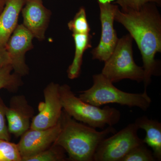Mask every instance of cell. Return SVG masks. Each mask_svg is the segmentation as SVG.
Returning <instances> with one entry per match:
<instances>
[{
    "label": "cell",
    "mask_w": 161,
    "mask_h": 161,
    "mask_svg": "<svg viewBox=\"0 0 161 161\" xmlns=\"http://www.w3.org/2000/svg\"><path fill=\"white\" fill-rule=\"evenodd\" d=\"M154 3L145 4L138 10H116L115 21L120 23L135 40L142 55L144 71V91L152 76L160 75V63L155 59L161 52V15Z\"/></svg>",
    "instance_id": "1"
},
{
    "label": "cell",
    "mask_w": 161,
    "mask_h": 161,
    "mask_svg": "<svg viewBox=\"0 0 161 161\" xmlns=\"http://www.w3.org/2000/svg\"><path fill=\"white\" fill-rule=\"evenodd\" d=\"M60 131L53 144L63 148L73 161H94L98 145L109 134L116 131L108 126L98 131L86 124L75 120L63 110L60 119Z\"/></svg>",
    "instance_id": "2"
},
{
    "label": "cell",
    "mask_w": 161,
    "mask_h": 161,
    "mask_svg": "<svg viewBox=\"0 0 161 161\" xmlns=\"http://www.w3.org/2000/svg\"><path fill=\"white\" fill-rule=\"evenodd\" d=\"M63 110L75 120L95 129H104L107 125L113 126L120 120L121 113L117 109L106 106L103 108L81 100L64 84L60 86Z\"/></svg>",
    "instance_id": "3"
},
{
    "label": "cell",
    "mask_w": 161,
    "mask_h": 161,
    "mask_svg": "<svg viewBox=\"0 0 161 161\" xmlns=\"http://www.w3.org/2000/svg\"><path fill=\"white\" fill-rule=\"evenodd\" d=\"M92 77V86L80 92L78 97L85 102L98 107L108 104L117 103L130 108L137 107L144 111L150 108L152 100L147 92L144 91L140 94L123 92L114 86L113 82L101 73Z\"/></svg>",
    "instance_id": "4"
},
{
    "label": "cell",
    "mask_w": 161,
    "mask_h": 161,
    "mask_svg": "<svg viewBox=\"0 0 161 161\" xmlns=\"http://www.w3.org/2000/svg\"><path fill=\"white\" fill-rule=\"evenodd\" d=\"M133 40L130 34L119 39L114 51L104 62L101 74L113 83L125 79L138 83L143 81V68L138 66L133 58Z\"/></svg>",
    "instance_id": "5"
},
{
    "label": "cell",
    "mask_w": 161,
    "mask_h": 161,
    "mask_svg": "<svg viewBox=\"0 0 161 161\" xmlns=\"http://www.w3.org/2000/svg\"><path fill=\"white\" fill-rule=\"evenodd\" d=\"M139 130L134 123L130 124L112 136L104 139L96 149L94 161H121L132 148L144 143L138 136Z\"/></svg>",
    "instance_id": "6"
},
{
    "label": "cell",
    "mask_w": 161,
    "mask_h": 161,
    "mask_svg": "<svg viewBox=\"0 0 161 161\" xmlns=\"http://www.w3.org/2000/svg\"><path fill=\"white\" fill-rule=\"evenodd\" d=\"M100 9L101 36L98 46L92 50L93 60L106 61L114 51L119 38L114 29L116 10L119 6L111 0H97Z\"/></svg>",
    "instance_id": "7"
},
{
    "label": "cell",
    "mask_w": 161,
    "mask_h": 161,
    "mask_svg": "<svg viewBox=\"0 0 161 161\" xmlns=\"http://www.w3.org/2000/svg\"><path fill=\"white\" fill-rule=\"evenodd\" d=\"M60 86L58 84L52 82L45 88L43 91L44 102L40 106L39 113L32 119L30 129L45 130L58 123L63 111Z\"/></svg>",
    "instance_id": "8"
},
{
    "label": "cell",
    "mask_w": 161,
    "mask_h": 161,
    "mask_svg": "<svg viewBox=\"0 0 161 161\" xmlns=\"http://www.w3.org/2000/svg\"><path fill=\"white\" fill-rule=\"evenodd\" d=\"M34 38L23 24L18 25L5 46L13 70L21 77L29 74L25 56L26 52L33 48Z\"/></svg>",
    "instance_id": "9"
},
{
    "label": "cell",
    "mask_w": 161,
    "mask_h": 161,
    "mask_svg": "<svg viewBox=\"0 0 161 161\" xmlns=\"http://www.w3.org/2000/svg\"><path fill=\"white\" fill-rule=\"evenodd\" d=\"M60 120L54 126L45 130L30 129L21 136L17 144L22 161L51 147L60 133Z\"/></svg>",
    "instance_id": "10"
},
{
    "label": "cell",
    "mask_w": 161,
    "mask_h": 161,
    "mask_svg": "<svg viewBox=\"0 0 161 161\" xmlns=\"http://www.w3.org/2000/svg\"><path fill=\"white\" fill-rule=\"evenodd\" d=\"M34 111L23 95L11 98L9 107H6V118L9 133L19 137L30 129Z\"/></svg>",
    "instance_id": "11"
},
{
    "label": "cell",
    "mask_w": 161,
    "mask_h": 161,
    "mask_svg": "<svg viewBox=\"0 0 161 161\" xmlns=\"http://www.w3.org/2000/svg\"><path fill=\"white\" fill-rule=\"evenodd\" d=\"M22 12L24 26L34 37L44 40L51 12L43 6L42 0H26Z\"/></svg>",
    "instance_id": "12"
},
{
    "label": "cell",
    "mask_w": 161,
    "mask_h": 161,
    "mask_svg": "<svg viewBox=\"0 0 161 161\" xmlns=\"http://www.w3.org/2000/svg\"><path fill=\"white\" fill-rule=\"evenodd\" d=\"M26 0H6L0 13V47L6 46L18 25V18Z\"/></svg>",
    "instance_id": "13"
},
{
    "label": "cell",
    "mask_w": 161,
    "mask_h": 161,
    "mask_svg": "<svg viewBox=\"0 0 161 161\" xmlns=\"http://www.w3.org/2000/svg\"><path fill=\"white\" fill-rule=\"evenodd\" d=\"M134 123L139 129L146 132L143 139L144 143L151 147L156 161L161 160V123L158 121L150 119L147 116H141L136 119Z\"/></svg>",
    "instance_id": "14"
},
{
    "label": "cell",
    "mask_w": 161,
    "mask_h": 161,
    "mask_svg": "<svg viewBox=\"0 0 161 161\" xmlns=\"http://www.w3.org/2000/svg\"><path fill=\"white\" fill-rule=\"evenodd\" d=\"M75 41V57L67 70L68 77L70 79L78 78L80 75L83 56L87 49L92 47V35L74 34H72Z\"/></svg>",
    "instance_id": "15"
},
{
    "label": "cell",
    "mask_w": 161,
    "mask_h": 161,
    "mask_svg": "<svg viewBox=\"0 0 161 161\" xmlns=\"http://www.w3.org/2000/svg\"><path fill=\"white\" fill-rule=\"evenodd\" d=\"M11 64H7L0 68V90L5 88L11 92H15L23 84L21 76L15 73Z\"/></svg>",
    "instance_id": "16"
},
{
    "label": "cell",
    "mask_w": 161,
    "mask_h": 161,
    "mask_svg": "<svg viewBox=\"0 0 161 161\" xmlns=\"http://www.w3.org/2000/svg\"><path fill=\"white\" fill-rule=\"evenodd\" d=\"M63 148L53 144L44 151L27 158L25 161H63L66 160Z\"/></svg>",
    "instance_id": "17"
},
{
    "label": "cell",
    "mask_w": 161,
    "mask_h": 161,
    "mask_svg": "<svg viewBox=\"0 0 161 161\" xmlns=\"http://www.w3.org/2000/svg\"><path fill=\"white\" fill-rule=\"evenodd\" d=\"M68 26L69 30L74 34H90L91 28L87 19L85 7H80L74 19L68 23Z\"/></svg>",
    "instance_id": "18"
},
{
    "label": "cell",
    "mask_w": 161,
    "mask_h": 161,
    "mask_svg": "<svg viewBox=\"0 0 161 161\" xmlns=\"http://www.w3.org/2000/svg\"><path fill=\"white\" fill-rule=\"evenodd\" d=\"M156 161L153 153L148 149L145 143L141 144L132 148L125 156L121 161Z\"/></svg>",
    "instance_id": "19"
},
{
    "label": "cell",
    "mask_w": 161,
    "mask_h": 161,
    "mask_svg": "<svg viewBox=\"0 0 161 161\" xmlns=\"http://www.w3.org/2000/svg\"><path fill=\"white\" fill-rule=\"evenodd\" d=\"M0 161H22L17 144L0 140Z\"/></svg>",
    "instance_id": "20"
},
{
    "label": "cell",
    "mask_w": 161,
    "mask_h": 161,
    "mask_svg": "<svg viewBox=\"0 0 161 161\" xmlns=\"http://www.w3.org/2000/svg\"><path fill=\"white\" fill-rule=\"evenodd\" d=\"M114 4L120 7L122 11L138 10L142 6L148 3H154L158 6H160L161 0H111Z\"/></svg>",
    "instance_id": "21"
},
{
    "label": "cell",
    "mask_w": 161,
    "mask_h": 161,
    "mask_svg": "<svg viewBox=\"0 0 161 161\" xmlns=\"http://www.w3.org/2000/svg\"><path fill=\"white\" fill-rule=\"evenodd\" d=\"M6 107L0 98V140H10V133L6 124Z\"/></svg>",
    "instance_id": "22"
},
{
    "label": "cell",
    "mask_w": 161,
    "mask_h": 161,
    "mask_svg": "<svg viewBox=\"0 0 161 161\" xmlns=\"http://www.w3.org/2000/svg\"><path fill=\"white\" fill-rule=\"evenodd\" d=\"M10 64V59L5 47H0V68Z\"/></svg>",
    "instance_id": "23"
},
{
    "label": "cell",
    "mask_w": 161,
    "mask_h": 161,
    "mask_svg": "<svg viewBox=\"0 0 161 161\" xmlns=\"http://www.w3.org/2000/svg\"><path fill=\"white\" fill-rule=\"evenodd\" d=\"M5 3H6V0H0V13L5 6Z\"/></svg>",
    "instance_id": "24"
}]
</instances>
